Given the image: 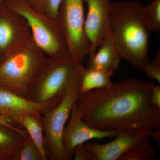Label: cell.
Masks as SVG:
<instances>
[{
  "instance_id": "1",
  "label": "cell",
  "mask_w": 160,
  "mask_h": 160,
  "mask_svg": "<svg viewBox=\"0 0 160 160\" xmlns=\"http://www.w3.org/2000/svg\"><path fill=\"white\" fill-rule=\"evenodd\" d=\"M154 85L137 78L124 80L78 94L75 104L83 120L93 128L149 136L151 132L160 129V109L151 100Z\"/></svg>"
},
{
  "instance_id": "2",
  "label": "cell",
  "mask_w": 160,
  "mask_h": 160,
  "mask_svg": "<svg viewBox=\"0 0 160 160\" xmlns=\"http://www.w3.org/2000/svg\"><path fill=\"white\" fill-rule=\"evenodd\" d=\"M144 8L137 1L112 3L109 25V36L121 59L143 72L149 61L152 31Z\"/></svg>"
},
{
  "instance_id": "3",
  "label": "cell",
  "mask_w": 160,
  "mask_h": 160,
  "mask_svg": "<svg viewBox=\"0 0 160 160\" xmlns=\"http://www.w3.org/2000/svg\"><path fill=\"white\" fill-rule=\"evenodd\" d=\"M84 67L70 56L46 57L32 80L26 98L42 102L62 100L69 88L79 80Z\"/></svg>"
},
{
  "instance_id": "4",
  "label": "cell",
  "mask_w": 160,
  "mask_h": 160,
  "mask_svg": "<svg viewBox=\"0 0 160 160\" xmlns=\"http://www.w3.org/2000/svg\"><path fill=\"white\" fill-rule=\"evenodd\" d=\"M4 3L26 20L32 41L46 57L63 58L69 55L66 39L56 20L32 9L26 0H5Z\"/></svg>"
},
{
  "instance_id": "5",
  "label": "cell",
  "mask_w": 160,
  "mask_h": 160,
  "mask_svg": "<svg viewBox=\"0 0 160 160\" xmlns=\"http://www.w3.org/2000/svg\"><path fill=\"white\" fill-rule=\"evenodd\" d=\"M46 57L32 40L0 63V85L26 98L32 80Z\"/></svg>"
},
{
  "instance_id": "6",
  "label": "cell",
  "mask_w": 160,
  "mask_h": 160,
  "mask_svg": "<svg viewBox=\"0 0 160 160\" xmlns=\"http://www.w3.org/2000/svg\"><path fill=\"white\" fill-rule=\"evenodd\" d=\"M81 78L69 88L58 104L42 115L45 149L52 160H69L63 146V135L79 94Z\"/></svg>"
},
{
  "instance_id": "7",
  "label": "cell",
  "mask_w": 160,
  "mask_h": 160,
  "mask_svg": "<svg viewBox=\"0 0 160 160\" xmlns=\"http://www.w3.org/2000/svg\"><path fill=\"white\" fill-rule=\"evenodd\" d=\"M84 0H62L56 21L66 39L69 56L82 63L91 54L85 31Z\"/></svg>"
},
{
  "instance_id": "8",
  "label": "cell",
  "mask_w": 160,
  "mask_h": 160,
  "mask_svg": "<svg viewBox=\"0 0 160 160\" xmlns=\"http://www.w3.org/2000/svg\"><path fill=\"white\" fill-rule=\"evenodd\" d=\"M32 40L26 20L3 2L0 6V63Z\"/></svg>"
},
{
  "instance_id": "9",
  "label": "cell",
  "mask_w": 160,
  "mask_h": 160,
  "mask_svg": "<svg viewBox=\"0 0 160 160\" xmlns=\"http://www.w3.org/2000/svg\"><path fill=\"white\" fill-rule=\"evenodd\" d=\"M69 119L63 133V144L69 160L73 158L75 148L79 145L92 139L115 138L120 131L119 130H101L91 127L83 120L75 104Z\"/></svg>"
},
{
  "instance_id": "10",
  "label": "cell",
  "mask_w": 160,
  "mask_h": 160,
  "mask_svg": "<svg viewBox=\"0 0 160 160\" xmlns=\"http://www.w3.org/2000/svg\"><path fill=\"white\" fill-rule=\"evenodd\" d=\"M88 8L85 31L91 46V54L96 51L104 38L109 35L110 0H84Z\"/></svg>"
},
{
  "instance_id": "11",
  "label": "cell",
  "mask_w": 160,
  "mask_h": 160,
  "mask_svg": "<svg viewBox=\"0 0 160 160\" xmlns=\"http://www.w3.org/2000/svg\"><path fill=\"white\" fill-rule=\"evenodd\" d=\"M62 100L34 102L24 97L8 87L0 85V113L14 119L21 113L34 112L43 115Z\"/></svg>"
},
{
  "instance_id": "12",
  "label": "cell",
  "mask_w": 160,
  "mask_h": 160,
  "mask_svg": "<svg viewBox=\"0 0 160 160\" xmlns=\"http://www.w3.org/2000/svg\"><path fill=\"white\" fill-rule=\"evenodd\" d=\"M147 135L131 133L120 130L115 139L110 142L86 143L91 152L92 160H120L125 152L138 144L150 142Z\"/></svg>"
},
{
  "instance_id": "13",
  "label": "cell",
  "mask_w": 160,
  "mask_h": 160,
  "mask_svg": "<svg viewBox=\"0 0 160 160\" xmlns=\"http://www.w3.org/2000/svg\"><path fill=\"white\" fill-rule=\"evenodd\" d=\"M121 58L109 36L103 39L94 54L89 57L87 68L98 69L112 75L118 67Z\"/></svg>"
},
{
  "instance_id": "14",
  "label": "cell",
  "mask_w": 160,
  "mask_h": 160,
  "mask_svg": "<svg viewBox=\"0 0 160 160\" xmlns=\"http://www.w3.org/2000/svg\"><path fill=\"white\" fill-rule=\"evenodd\" d=\"M28 135L0 125V160H18Z\"/></svg>"
},
{
  "instance_id": "15",
  "label": "cell",
  "mask_w": 160,
  "mask_h": 160,
  "mask_svg": "<svg viewBox=\"0 0 160 160\" xmlns=\"http://www.w3.org/2000/svg\"><path fill=\"white\" fill-rule=\"evenodd\" d=\"M13 121L26 130L29 136L38 147L44 160H48L44 144L42 115L34 112L21 113L15 118Z\"/></svg>"
},
{
  "instance_id": "16",
  "label": "cell",
  "mask_w": 160,
  "mask_h": 160,
  "mask_svg": "<svg viewBox=\"0 0 160 160\" xmlns=\"http://www.w3.org/2000/svg\"><path fill=\"white\" fill-rule=\"evenodd\" d=\"M111 76L102 70L84 67L81 76L79 94L109 86L112 83L110 79Z\"/></svg>"
},
{
  "instance_id": "17",
  "label": "cell",
  "mask_w": 160,
  "mask_h": 160,
  "mask_svg": "<svg viewBox=\"0 0 160 160\" xmlns=\"http://www.w3.org/2000/svg\"><path fill=\"white\" fill-rule=\"evenodd\" d=\"M36 11L56 20L62 0H26Z\"/></svg>"
},
{
  "instance_id": "18",
  "label": "cell",
  "mask_w": 160,
  "mask_h": 160,
  "mask_svg": "<svg viewBox=\"0 0 160 160\" xmlns=\"http://www.w3.org/2000/svg\"><path fill=\"white\" fill-rule=\"evenodd\" d=\"M150 142L141 143L125 152L120 160H151L156 154Z\"/></svg>"
},
{
  "instance_id": "19",
  "label": "cell",
  "mask_w": 160,
  "mask_h": 160,
  "mask_svg": "<svg viewBox=\"0 0 160 160\" xmlns=\"http://www.w3.org/2000/svg\"><path fill=\"white\" fill-rule=\"evenodd\" d=\"M144 13L151 31L160 30V0H154L152 2L144 6Z\"/></svg>"
},
{
  "instance_id": "20",
  "label": "cell",
  "mask_w": 160,
  "mask_h": 160,
  "mask_svg": "<svg viewBox=\"0 0 160 160\" xmlns=\"http://www.w3.org/2000/svg\"><path fill=\"white\" fill-rule=\"evenodd\" d=\"M18 160H44L38 147L29 135L20 152Z\"/></svg>"
},
{
  "instance_id": "21",
  "label": "cell",
  "mask_w": 160,
  "mask_h": 160,
  "mask_svg": "<svg viewBox=\"0 0 160 160\" xmlns=\"http://www.w3.org/2000/svg\"><path fill=\"white\" fill-rule=\"evenodd\" d=\"M144 72L149 78L156 80L160 83V53L158 52L155 59L152 62H148L144 68Z\"/></svg>"
},
{
  "instance_id": "22",
  "label": "cell",
  "mask_w": 160,
  "mask_h": 160,
  "mask_svg": "<svg viewBox=\"0 0 160 160\" xmlns=\"http://www.w3.org/2000/svg\"><path fill=\"white\" fill-rule=\"evenodd\" d=\"M73 158L75 160H92L91 152L85 143L76 146L73 152Z\"/></svg>"
},
{
  "instance_id": "23",
  "label": "cell",
  "mask_w": 160,
  "mask_h": 160,
  "mask_svg": "<svg viewBox=\"0 0 160 160\" xmlns=\"http://www.w3.org/2000/svg\"><path fill=\"white\" fill-rule=\"evenodd\" d=\"M0 125L10 127L24 134H28L25 129L18 126L13 120L2 114H0Z\"/></svg>"
},
{
  "instance_id": "24",
  "label": "cell",
  "mask_w": 160,
  "mask_h": 160,
  "mask_svg": "<svg viewBox=\"0 0 160 160\" xmlns=\"http://www.w3.org/2000/svg\"><path fill=\"white\" fill-rule=\"evenodd\" d=\"M151 100L156 107L160 109V86L155 84L151 93Z\"/></svg>"
},
{
  "instance_id": "25",
  "label": "cell",
  "mask_w": 160,
  "mask_h": 160,
  "mask_svg": "<svg viewBox=\"0 0 160 160\" xmlns=\"http://www.w3.org/2000/svg\"><path fill=\"white\" fill-rule=\"evenodd\" d=\"M4 0H0V6L4 2Z\"/></svg>"
},
{
  "instance_id": "26",
  "label": "cell",
  "mask_w": 160,
  "mask_h": 160,
  "mask_svg": "<svg viewBox=\"0 0 160 160\" xmlns=\"http://www.w3.org/2000/svg\"><path fill=\"white\" fill-rule=\"evenodd\" d=\"M0 114H1V113H0Z\"/></svg>"
},
{
  "instance_id": "27",
  "label": "cell",
  "mask_w": 160,
  "mask_h": 160,
  "mask_svg": "<svg viewBox=\"0 0 160 160\" xmlns=\"http://www.w3.org/2000/svg\"><path fill=\"white\" fill-rule=\"evenodd\" d=\"M4 1H5V0H4Z\"/></svg>"
}]
</instances>
